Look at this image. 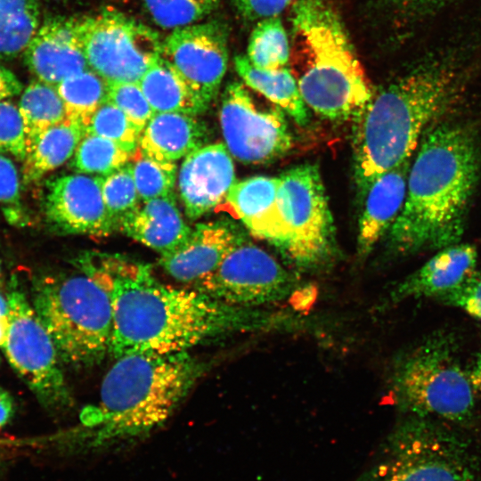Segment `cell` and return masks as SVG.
Here are the masks:
<instances>
[{"instance_id": "obj_1", "label": "cell", "mask_w": 481, "mask_h": 481, "mask_svg": "<svg viewBox=\"0 0 481 481\" xmlns=\"http://www.w3.org/2000/svg\"><path fill=\"white\" fill-rule=\"evenodd\" d=\"M108 292L113 311L110 355H171L227 335L307 330L290 310L223 302L196 289L159 281L150 265L120 256L88 254L77 263Z\"/></svg>"}, {"instance_id": "obj_30", "label": "cell", "mask_w": 481, "mask_h": 481, "mask_svg": "<svg viewBox=\"0 0 481 481\" xmlns=\"http://www.w3.org/2000/svg\"><path fill=\"white\" fill-rule=\"evenodd\" d=\"M71 166L77 172L106 176L130 162L132 154L112 141L84 132Z\"/></svg>"}, {"instance_id": "obj_35", "label": "cell", "mask_w": 481, "mask_h": 481, "mask_svg": "<svg viewBox=\"0 0 481 481\" xmlns=\"http://www.w3.org/2000/svg\"><path fill=\"white\" fill-rule=\"evenodd\" d=\"M107 101L119 108L142 133L155 114L139 83L107 82Z\"/></svg>"}, {"instance_id": "obj_43", "label": "cell", "mask_w": 481, "mask_h": 481, "mask_svg": "<svg viewBox=\"0 0 481 481\" xmlns=\"http://www.w3.org/2000/svg\"><path fill=\"white\" fill-rule=\"evenodd\" d=\"M15 409L16 405L12 395L0 387V429L13 418Z\"/></svg>"}, {"instance_id": "obj_47", "label": "cell", "mask_w": 481, "mask_h": 481, "mask_svg": "<svg viewBox=\"0 0 481 481\" xmlns=\"http://www.w3.org/2000/svg\"><path fill=\"white\" fill-rule=\"evenodd\" d=\"M8 300L7 298H4L0 294V316H7L8 314Z\"/></svg>"}, {"instance_id": "obj_7", "label": "cell", "mask_w": 481, "mask_h": 481, "mask_svg": "<svg viewBox=\"0 0 481 481\" xmlns=\"http://www.w3.org/2000/svg\"><path fill=\"white\" fill-rule=\"evenodd\" d=\"M390 378L393 403L404 413L456 424L474 414L476 391L451 331L436 330L404 350Z\"/></svg>"}, {"instance_id": "obj_38", "label": "cell", "mask_w": 481, "mask_h": 481, "mask_svg": "<svg viewBox=\"0 0 481 481\" xmlns=\"http://www.w3.org/2000/svg\"><path fill=\"white\" fill-rule=\"evenodd\" d=\"M436 300L481 321V273H475L462 285Z\"/></svg>"}, {"instance_id": "obj_5", "label": "cell", "mask_w": 481, "mask_h": 481, "mask_svg": "<svg viewBox=\"0 0 481 481\" xmlns=\"http://www.w3.org/2000/svg\"><path fill=\"white\" fill-rule=\"evenodd\" d=\"M289 68L307 107L331 120L353 118L372 88L343 20L328 0H296Z\"/></svg>"}, {"instance_id": "obj_9", "label": "cell", "mask_w": 481, "mask_h": 481, "mask_svg": "<svg viewBox=\"0 0 481 481\" xmlns=\"http://www.w3.org/2000/svg\"><path fill=\"white\" fill-rule=\"evenodd\" d=\"M278 177V205L284 225L280 252L301 271H321L334 260L336 243L318 167L299 165Z\"/></svg>"}, {"instance_id": "obj_4", "label": "cell", "mask_w": 481, "mask_h": 481, "mask_svg": "<svg viewBox=\"0 0 481 481\" xmlns=\"http://www.w3.org/2000/svg\"><path fill=\"white\" fill-rule=\"evenodd\" d=\"M207 369L189 352L117 358L98 400L82 410L80 427L63 436L100 443L145 434L170 417Z\"/></svg>"}, {"instance_id": "obj_21", "label": "cell", "mask_w": 481, "mask_h": 481, "mask_svg": "<svg viewBox=\"0 0 481 481\" xmlns=\"http://www.w3.org/2000/svg\"><path fill=\"white\" fill-rule=\"evenodd\" d=\"M411 159L388 170L374 181L364 200L359 221L357 251L367 257L387 233L398 216L406 195Z\"/></svg>"}, {"instance_id": "obj_27", "label": "cell", "mask_w": 481, "mask_h": 481, "mask_svg": "<svg viewBox=\"0 0 481 481\" xmlns=\"http://www.w3.org/2000/svg\"><path fill=\"white\" fill-rule=\"evenodd\" d=\"M18 107L24 124L27 152L45 131L66 118L56 86L38 79L24 89Z\"/></svg>"}, {"instance_id": "obj_15", "label": "cell", "mask_w": 481, "mask_h": 481, "mask_svg": "<svg viewBox=\"0 0 481 481\" xmlns=\"http://www.w3.org/2000/svg\"><path fill=\"white\" fill-rule=\"evenodd\" d=\"M103 176L71 174L47 182L45 213L60 232L104 237L117 228L102 197Z\"/></svg>"}, {"instance_id": "obj_23", "label": "cell", "mask_w": 481, "mask_h": 481, "mask_svg": "<svg viewBox=\"0 0 481 481\" xmlns=\"http://www.w3.org/2000/svg\"><path fill=\"white\" fill-rule=\"evenodd\" d=\"M208 130L196 116L155 113L141 133L139 149L146 156L174 162L205 145Z\"/></svg>"}, {"instance_id": "obj_12", "label": "cell", "mask_w": 481, "mask_h": 481, "mask_svg": "<svg viewBox=\"0 0 481 481\" xmlns=\"http://www.w3.org/2000/svg\"><path fill=\"white\" fill-rule=\"evenodd\" d=\"M88 67L107 82H137L162 54L157 31L114 10L80 17Z\"/></svg>"}, {"instance_id": "obj_46", "label": "cell", "mask_w": 481, "mask_h": 481, "mask_svg": "<svg viewBox=\"0 0 481 481\" xmlns=\"http://www.w3.org/2000/svg\"><path fill=\"white\" fill-rule=\"evenodd\" d=\"M9 330V322L7 316H0V346H3L6 341Z\"/></svg>"}, {"instance_id": "obj_26", "label": "cell", "mask_w": 481, "mask_h": 481, "mask_svg": "<svg viewBox=\"0 0 481 481\" xmlns=\"http://www.w3.org/2000/svg\"><path fill=\"white\" fill-rule=\"evenodd\" d=\"M83 135V127L67 118L45 131L23 160V182H35L61 166L74 154Z\"/></svg>"}, {"instance_id": "obj_13", "label": "cell", "mask_w": 481, "mask_h": 481, "mask_svg": "<svg viewBox=\"0 0 481 481\" xmlns=\"http://www.w3.org/2000/svg\"><path fill=\"white\" fill-rule=\"evenodd\" d=\"M219 119L228 151L244 164L274 161L292 147L283 110L259 106L244 83L232 82L226 86Z\"/></svg>"}, {"instance_id": "obj_44", "label": "cell", "mask_w": 481, "mask_h": 481, "mask_svg": "<svg viewBox=\"0 0 481 481\" xmlns=\"http://www.w3.org/2000/svg\"><path fill=\"white\" fill-rule=\"evenodd\" d=\"M467 372L474 390L481 393V346L473 364L467 369Z\"/></svg>"}, {"instance_id": "obj_10", "label": "cell", "mask_w": 481, "mask_h": 481, "mask_svg": "<svg viewBox=\"0 0 481 481\" xmlns=\"http://www.w3.org/2000/svg\"><path fill=\"white\" fill-rule=\"evenodd\" d=\"M7 300L9 330L2 347L10 365L45 411L66 412L74 399L51 336L23 292L12 289Z\"/></svg>"}, {"instance_id": "obj_17", "label": "cell", "mask_w": 481, "mask_h": 481, "mask_svg": "<svg viewBox=\"0 0 481 481\" xmlns=\"http://www.w3.org/2000/svg\"><path fill=\"white\" fill-rule=\"evenodd\" d=\"M235 183L231 154L223 143L204 145L188 154L178 174L186 215L199 218L224 201Z\"/></svg>"}, {"instance_id": "obj_25", "label": "cell", "mask_w": 481, "mask_h": 481, "mask_svg": "<svg viewBox=\"0 0 481 481\" xmlns=\"http://www.w3.org/2000/svg\"><path fill=\"white\" fill-rule=\"evenodd\" d=\"M233 63L246 86L285 111L298 125L308 123L307 106L289 65L277 69H262L252 65L247 56L242 54L236 55Z\"/></svg>"}, {"instance_id": "obj_19", "label": "cell", "mask_w": 481, "mask_h": 481, "mask_svg": "<svg viewBox=\"0 0 481 481\" xmlns=\"http://www.w3.org/2000/svg\"><path fill=\"white\" fill-rule=\"evenodd\" d=\"M245 237L224 222L199 224L187 240L173 252L161 256L159 265L174 279L193 285L221 264Z\"/></svg>"}, {"instance_id": "obj_3", "label": "cell", "mask_w": 481, "mask_h": 481, "mask_svg": "<svg viewBox=\"0 0 481 481\" xmlns=\"http://www.w3.org/2000/svg\"><path fill=\"white\" fill-rule=\"evenodd\" d=\"M456 73L445 66L417 69L374 89L353 118L354 177L360 200L384 173L412 159L425 134L460 99Z\"/></svg>"}, {"instance_id": "obj_40", "label": "cell", "mask_w": 481, "mask_h": 481, "mask_svg": "<svg viewBox=\"0 0 481 481\" xmlns=\"http://www.w3.org/2000/svg\"><path fill=\"white\" fill-rule=\"evenodd\" d=\"M20 200V179L14 164L0 154V202L18 204Z\"/></svg>"}, {"instance_id": "obj_28", "label": "cell", "mask_w": 481, "mask_h": 481, "mask_svg": "<svg viewBox=\"0 0 481 481\" xmlns=\"http://www.w3.org/2000/svg\"><path fill=\"white\" fill-rule=\"evenodd\" d=\"M66 118L84 129L98 108L107 101L108 83L92 69L74 74L56 86Z\"/></svg>"}, {"instance_id": "obj_42", "label": "cell", "mask_w": 481, "mask_h": 481, "mask_svg": "<svg viewBox=\"0 0 481 481\" xmlns=\"http://www.w3.org/2000/svg\"><path fill=\"white\" fill-rule=\"evenodd\" d=\"M22 91V84L10 69L0 65V102L12 98Z\"/></svg>"}, {"instance_id": "obj_16", "label": "cell", "mask_w": 481, "mask_h": 481, "mask_svg": "<svg viewBox=\"0 0 481 481\" xmlns=\"http://www.w3.org/2000/svg\"><path fill=\"white\" fill-rule=\"evenodd\" d=\"M29 69L45 83L57 86L88 69L80 17H51L39 26L23 53Z\"/></svg>"}, {"instance_id": "obj_6", "label": "cell", "mask_w": 481, "mask_h": 481, "mask_svg": "<svg viewBox=\"0 0 481 481\" xmlns=\"http://www.w3.org/2000/svg\"><path fill=\"white\" fill-rule=\"evenodd\" d=\"M79 271L36 278L31 304L61 362L86 368L110 355L113 311L105 289L89 273Z\"/></svg>"}, {"instance_id": "obj_2", "label": "cell", "mask_w": 481, "mask_h": 481, "mask_svg": "<svg viewBox=\"0 0 481 481\" xmlns=\"http://www.w3.org/2000/svg\"><path fill=\"white\" fill-rule=\"evenodd\" d=\"M417 150L403 208L387 233L388 249L403 256L459 243L479 175L477 142L461 125H436Z\"/></svg>"}, {"instance_id": "obj_18", "label": "cell", "mask_w": 481, "mask_h": 481, "mask_svg": "<svg viewBox=\"0 0 481 481\" xmlns=\"http://www.w3.org/2000/svg\"><path fill=\"white\" fill-rule=\"evenodd\" d=\"M477 251L469 243H456L442 249L418 270L394 286L381 306L409 299H437L462 285L475 273Z\"/></svg>"}, {"instance_id": "obj_32", "label": "cell", "mask_w": 481, "mask_h": 481, "mask_svg": "<svg viewBox=\"0 0 481 481\" xmlns=\"http://www.w3.org/2000/svg\"><path fill=\"white\" fill-rule=\"evenodd\" d=\"M85 132L109 139L132 155L139 147L141 132L119 108L109 101L94 112Z\"/></svg>"}, {"instance_id": "obj_8", "label": "cell", "mask_w": 481, "mask_h": 481, "mask_svg": "<svg viewBox=\"0 0 481 481\" xmlns=\"http://www.w3.org/2000/svg\"><path fill=\"white\" fill-rule=\"evenodd\" d=\"M480 469L470 444L447 422L408 415L357 481H477Z\"/></svg>"}, {"instance_id": "obj_14", "label": "cell", "mask_w": 481, "mask_h": 481, "mask_svg": "<svg viewBox=\"0 0 481 481\" xmlns=\"http://www.w3.org/2000/svg\"><path fill=\"white\" fill-rule=\"evenodd\" d=\"M228 32L212 20L174 29L162 43L161 56L209 106L219 92L228 65Z\"/></svg>"}, {"instance_id": "obj_49", "label": "cell", "mask_w": 481, "mask_h": 481, "mask_svg": "<svg viewBox=\"0 0 481 481\" xmlns=\"http://www.w3.org/2000/svg\"><path fill=\"white\" fill-rule=\"evenodd\" d=\"M0 280H1V267H0Z\"/></svg>"}, {"instance_id": "obj_20", "label": "cell", "mask_w": 481, "mask_h": 481, "mask_svg": "<svg viewBox=\"0 0 481 481\" xmlns=\"http://www.w3.org/2000/svg\"><path fill=\"white\" fill-rule=\"evenodd\" d=\"M279 177L252 176L235 182L224 200L229 211L255 237L279 251L284 242V225L278 205Z\"/></svg>"}, {"instance_id": "obj_39", "label": "cell", "mask_w": 481, "mask_h": 481, "mask_svg": "<svg viewBox=\"0 0 481 481\" xmlns=\"http://www.w3.org/2000/svg\"><path fill=\"white\" fill-rule=\"evenodd\" d=\"M296 0H235L240 14L249 20L279 16Z\"/></svg>"}, {"instance_id": "obj_45", "label": "cell", "mask_w": 481, "mask_h": 481, "mask_svg": "<svg viewBox=\"0 0 481 481\" xmlns=\"http://www.w3.org/2000/svg\"><path fill=\"white\" fill-rule=\"evenodd\" d=\"M393 4L407 9L417 10L420 8L429 6L438 0H387Z\"/></svg>"}, {"instance_id": "obj_36", "label": "cell", "mask_w": 481, "mask_h": 481, "mask_svg": "<svg viewBox=\"0 0 481 481\" xmlns=\"http://www.w3.org/2000/svg\"><path fill=\"white\" fill-rule=\"evenodd\" d=\"M39 26V11L16 19H0V58L24 53Z\"/></svg>"}, {"instance_id": "obj_41", "label": "cell", "mask_w": 481, "mask_h": 481, "mask_svg": "<svg viewBox=\"0 0 481 481\" xmlns=\"http://www.w3.org/2000/svg\"><path fill=\"white\" fill-rule=\"evenodd\" d=\"M39 11L37 0H0V19H16Z\"/></svg>"}, {"instance_id": "obj_31", "label": "cell", "mask_w": 481, "mask_h": 481, "mask_svg": "<svg viewBox=\"0 0 481 481\" xmlns=\"http://www.w3.org/2000/svg\"><path fill=\"white\" fill-rule=\"evenodd\" d=\"M129 162L135 186L142 201L173 193L176 177L174 162L158 160L144 155L139 149Z\"/></svg>"}, {"instance_id": "obj_37", "label": "cell", "mask_w": 481, "mask_h": 481, "mask_svg": "<svg viewBox=\"0 0 481 481\" xmlns=\"http://www.w3.org/2000/svg\"><path fill=\"white\" fill-rule=\"evenodd\" d=\"M0 152L9 153L20 160L27 156L21 115L19 107L8 100L0 102Z\"/></svg>"}, {"instance_id": "obj_34", "label": "cell", "mask_w": 481, "mask_h": 481, "mask_svg": "<svg viewBox=\"0 0 481 481\" xmlns=\"http://www.w3.org/2000/svg\"><path fill=\"white\" fill-rule=\"evenodd\" d=\"M102 197L117 227L140 202L130 163L103 177Z\"/></svg>"}, {"instance_id": "obj_24", "label": "cell", "mask_w": 481, "mask_h": 481, "mask_svg": "<svg viewBox=\"0 0 481 481\" xmlns=\"http://www.w3.org/2000/svg\"><path fill=\"white\" fill-rule=\"evenodd\" d=\"M139 85L155 113L197 116L208 108L181 73L162 56L148 69Z\"/></svg>"}, {"instance_id": "obj_33", "label": "cell", "mask_w": 481, "mask_h": 481, "mask_svg": "<svg viewBox=\"0 0 481 481\" xmlns=\"http://www.w3.org/2000/svg\"><path fill=\"white\" fill-rule=\"evenodd\" d=\"M154 22L164 29L196 23L209 14L219 0H143Z\"/></svg>"}, {"instance_id": "obj_29", "label": "cell", "mask_w": 481, "mask_h": 481, "mask_svg": "<svg viewBox=\"0 0 481 481\" xmlns=\"http://www.w3.org/2000/svg\"><path fill=\"white\" fill-rule=\"evenodd\" d=\"M290 42L279 16L258 20L248 44L247 58L262 69H277L289 63Z\"/></svg>"}, {"instance_id": "obj_11", "label": "cell", "mask_w": 481, "mask_h": 481, "mask_svg": "<svg viewBox=\"0 0 481 481\" xmlns=\"http://www.w3.org/2000/svg\"><path fill=\"white\" fill-rule=\"evenodd\" d=\"M303 285L269 253L244 240L194 289L231 305L270 308L301 299Z\"/></svg>"}, {"instance_id": "obj_22", "label": "cell", "mask_w": 481, "mask_h": 481, "mask_svg": "<svg viewBox=\"0 0 481 481\" xmlns=\"http://www.w3.org/2000/svg\"><path fill=\"white\" fill-rule=\"evenodd\" d=\"M118 229L160 256L179 248L192 231L183 219L174 193L143 201L121 220Z\"/></svg>"}, {"instance_id": "obj_48", "label": "cell", "mask_w": 481, "mask_h": 481, "mask_svg": "<svg viewBox=\"0 0 481 481\" xmlns=\"http://www.w3.org/2000/svg\"><path fill=\"white\" fill-rule=\"evenodd\" d=\"M7 445H13V440H0V467L3 466V463L4 461V448Z\"/></svg>"}]
</instances>
